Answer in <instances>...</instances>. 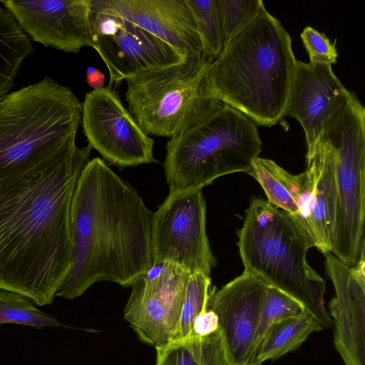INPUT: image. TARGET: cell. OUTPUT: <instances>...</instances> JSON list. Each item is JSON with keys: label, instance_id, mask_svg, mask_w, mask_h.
Listing matches in <instances>:
<instances>
[{"label": "cell", "instance_id": "obj_25", "mask_svg": "<svg viewBox=\"0 0 365 365\" xmlns=\"http://www.w3.org/2000/svg\"><path fill=\"white\" fill-rule=\"evenodd\" d=\"M212 290L210 276L200 272L190 274L179 323L171 342L194 336V321L208 309Z\"/></svg>", "mask_w": 365, "mask_h": 365}, {"label": "cell", "instance_id": "obj_13", "mask_svg": "<svg viewBox=\"0 0 365 365\" xmlns=\"http://www.w3.org/2000/svg\"><path fill=\"white\" fill-rule=\"evenodd\" d=\"M268 284L245 272L212 290L208 309L217 316L225 353L230 365H246L256 332Z\"/></svg>", "mask_w": 365, "mask_h": 365}, {"label": "cell", "instance_id": "obj_4", "mask_svg": "<svg viewBox=\"0 0 365 365\" xmlns=\"http://www.w3.org/2000/svg\"><path fill=\"white\" fill-rule=\"evenodd\" d=\"M82 103L46 76L0 101V182L76 145Z\"/></svg>", "mask_w": 365, "mask_h": 365}, {"label": "cell", "instance_id": "obj_19", "mask_svg": "<svg viewBox=\"0 0 365 365\" xmlns=\"http://www.w3.org/2000/svg\"><path fill=\"white\" fill-rule=\"evenodd\" d=\"M263 188L268 202L282 209L299 227L304 215L310 189V179L305 170L292 175L274 161L255 158L249 173Z\"/></svg>", "mask_w": 365, "mask_h": 365}, {"label": "cell", "instance_id": "obj_15", "mask_svg": "<svg viewBox=\"0 0 365 365\" xmlns=\"http://www.w3.org/2000/svg\"><path fill=\"white\" fill-rule=\"evenodd\" d=\"M326 256L336 292L329 303L335 347L345 365H365V257L349 267L332 253Z\"/></svg>", "mask_w": 365, "mask_h": 365}, {"label": "cell", "instance_id": "obj_18", "mask_svg": "<svg viewBox=\"0 0 365 365\" xmlns=\"http://www.w3.org/2000/svg\"><path fill=\"white\" fill-rule=\"evenodd\" d=\"M104 1L113 12L165 41L183 54H202L193 17L185 0Z\"/></svg>", "mask_w": 365, "mask_h": 365}, {"label": "cell", "instance_id": "obj_1", "mask_svg": "<svg viewBox=\"0 0 365 365\" xmlns=\"http://www.w3.org/2000/svg\"><path fill=\"white\" fill-rule=\"evenodd\" d=\"M91 150L76 145L0 182V289L53 302L73 263L72 201Z\"/></svg>", "mask_w": 365, "mask_h": 365}, {"label": "cell", "instance_id": "obj_22", "mask_svg": "<svg viewBox=\"0 0 365 365\" xmlns=\"http://www.w3.org/2000/svg\"><path fill=\"white\" fill-rule=\"evenodd\" d=\"M34 51L13 16L0 6V101L12 88L21 65Z\"/></svg>", "mask_w": 365, "mask_h": 365}, {"label": "cell", "instance_id": "obj_16", "mask_svg": "<svg viewBox=\"0 0 365 365\" xmlns=\"http://www.w3.org/2000/svg\"><path fill=\"white\" fill-rule=\"evenodd\" d=\"M109 73V86L140 73L178 63L187 55L122 18L111 35L93 34V46Z\"/></svg>", "mask_w": 365, "mask_h": 365}, {"label": "cell", "instance_id": "obj_29", "mask_svg": "<svg viewBox=\"0 0 365 365\" xmlns=\"http://www.w3.org/2000/svg\"><path fill=\"white\" fill-rule=\"evenodd\" d=\"M219 329V321L217 314L208 309L204 313L200 314L193 323V335L206 336L210 335Z\"/></svg>", "mask_w": 365, "mask_h": 365}, {"label": "cell", "instance_id": "obj_12", "mask_svg": "<svg viewBox=\"0 0 365 365\" xmlns=\"http://www.w3.org/2000/svg\"><path fill=\"white\" fill-rule=\"evenodd\" d=\"M36 42L67 53L93 46L91 0L0 1Z\"/></svg>", "mask_w": 365, "mask_h": 365}, {"label": "cell", "instance_id": "obj_3", "mask_svg": "<svg viewBox=\"0 0 365 365\" xmlns=\"http://www.w3.org/2000/svg\"><path fill=\"white\" fill-rule=\"evenodd\" d=\"M295 62L289 34L264 8L211 63V93L255 124L272 126L284 116Z\"/></svg>", "mask_w": 365, "mask_h": 365}, {"label": "cell", "instance_id": "obj_2", "mask_svg": "<svg viewBox=\"0 0 365 365\" xmlns=\"http://www.w3.org/2000/svg\"><path fill=\"white\" fill-rule=\"evenodd\" d=\"M153 213L103 159L90 160L72 201L73 263L56 297L73 299L101 281L131 286L153 265Z\"/></svg>", "mask_w": 365, "mask_h": 365}, {"label": "cell", "instance_id": "obj_20", "mask_svg": "<svg viewBox=\"0 0 365 365\" xmlns=\"http://www.w3.org/2000/svg\"><path fill=\"white\" fill-rule=\"evenodd\" d=\"M155 349V365H230L219 329L206 336H192Z\"/></svg>", "mask_w": 365, "mask_h": 365}, {"label": "cell", "instance_id": "obj_14", "mask_svg": "<svg viewBox=\"0 0 365 365\" xmlns=\"http://www.w3.org/2000/svg\"><path fill=\"white\" fill-rule=\"evenodd\" d=\"M351 94L335 76L331 65L296 60L284 115L301 124L307 151L314 147L326 121L346 104Z\"/></svg>", "mask_w": 365, "mask_h": 365}, {"label": "cell", "instance_id": "obj_24", "mask_svg": "<svg viewBox=\"0 0 365 365\" xmlns=\"http://www.w3.org/2000/svg\"><path fill=\"white\" fill-rule=\"evenodd\" d=\"M185 3L193 17L202 54L207 60L213 61L225 45L216 0H185Z\"/></svg>", "mask_w": 365, "mask_h": 365}, {"label": "cell", "instance_id": "obj_23", "mask_svg": "<svg viewBox=\"0 0 365 365\" xmlns=\"http://www.w3.org/2000/svg\"><path fill=\"white\" fill-rule=\"evenodd\" d=\"M304 311L303 307L296 300L269 285L254 336L250 356L246 365H257L264 338L274 322L283 318L298 315Z\"/></svg>", "mask_w": 365, "mask_h": 365}, {"label": "cell", "instance_id": "obj_9", "mask_svg": "<svg viewBox=\"0 0 365 365\" xmlns=\"http://www.w3.org/2000/svg\"><path fill=\"white\" fill-rule=\"evenodd\" d=\"M201 190L169 192L153 213V265L173 263L190 274L210 276L216 259L206 234V206Z\"/></svg>", "mask_w": 365, "mask_h": 365}, {"label": "cell", "instance_id": "obj_28", "mask_svg": "<svg viewBox=\"0 0 365 365\" xmlns=\"http://www.w3.org/2000/svg\"><path fill=\"white\" fill-rule=\"evenodd\" d=\"M300 36L310 63L331 66L336 63L338 53L335 42L332 43L324 34L311 26H306Z\"/></svg>", "mask_w": 365, "mask_h": 365}, {"label": "cell", "instance_id": "obj_27", "mask_svg": "<svg viewBox=\"0 0 365 365\" xmlns=\"http://www.w3.org/2000/svg\"><path fill=\"white\" fill-rule=\"evenodd\" d=\"M225 43L242 31L264 9L261 0H216Z\"/></svg>", "mask_w": 365, "mask_h": 365}, {"label": "cell", "instance_id": "obj_17", "mask_svg": "<svg viewBox=\"0 0 365 365\" xmlns=\"http://www.w3.org/2000/svg\"><path fill=\"white\" fill-rule=\"evenodd\" d=\"M306 163L310 189L299 228L327 255L333 248L337 192L333 153L321 138L307 152Z\"/></svg>", "mask_w": 365, "mask_h": 365}, {"label": "cell", "instance_id": "obj_7", "mask_svg": "<svg viewBox=\"0 0 365 365\" xmlns=\"http://www.w3.org/2000/svg\"><path fill=\"white\" fill-rule=\"evenodd\" d=\"M212 62L190 54L178 63L125 79L128 110L147 135L171 138L221 103L210 88Z\"/></svg>", "mask_w": 365, "mask_h": 365}, {"label": "cell", "instance_id": "obj_8", "mask_svg": "<svg viewBox=\"0 0 365 365\" xmlns=\"http://www.w3.org/2000/svg\"><path fill=\"white\" fill-rule=\"evenodd\" d=\"M318 138L334 160L337 205L331 253L353 267L365 254V109L355 93L326 121Z\"/></svg>", "mask_w": 365, "mask_h": 365}, {"label": "cell", "instance_id": "obj_26", "mask_svg": "<svg viewBox=\"0 0 365 365\" xmlns=\"http://www.w3.org/2000/svg\"><path fill=\"white\" fill-rule=\"evenodd\" d=\"M21 324L37 329L45 327H69L38 309L30 299L0 289V324Z\"/></svg>", "mask_w": 365, "mask_h": 365}, {"label": "cell", "instance_id": "obj_6", "mask_svg": "<svg viewBox=\"0 0 365 365\" xmlns=\"http://www.w3.org/2000/svg\"><path fill=\"white\" fill-rule=\"evenodd\" d=\"M164 171L169 192L202 190L219 177L250 173L262 150L256 124L223 103L170 138Z\"/></svg>", "mask_w": 365, "mask_h": 365}, {"label": "cell", "instance_id": "obj_5", "mask_svg": "<svg viewBox=\"0 0 365 365\" xmlns=\"http://www.w3.org/2000/svg\"><path fill=\"white\" fill-rule=\"evenodd\" d=\"M238 237L245 272L296 300L323 328L332 327L325 308V282L307 261L314 246L288 215L252 197Z\"/></svg>", "mask_w": 365, "mask_h": 365}, {"label": "cell", "instance_id": "obj_21", "mask_svg": "<svg viewBox=\"0 0 365 365\" xmlns=\"http://www.w3.org/2000/svg\"><path fill=\"white\" fill-rule=\"evenodd\" d=\"M323 329L307 312L283 318L268 329L257 356V365L264 361L274 360L297 349L314 331Z\"/></svg>", "mask_w": 365, "mask_h": 365}, {"label": "cell", "instance_id": "obj_10", "mask_svg": "<svg viewBox=\"0 0 365 365\" xmlns=\"http://www.w3.org/2000/svg\"><path fill=\"white\" fill-rule=\"evenodd\" d=\"M88 146L119 168L158 162L154 141L140 127L111 86L87 93L82 103Z\"/></svg>", "mask_w": 365, "mask_h": 365}, {"label": "cell", "instance_id": "obj_30", "mask_svg": "<svg viewBox=\"0 0 365 365\" xmlns=\"http://www.w3.org/2000/svg\"><path fill=\"white\" fill-rule=\"evenodd\" d=\"M105 81V74L101 71L92 66L87 68L86 81L93 90L103 88Z\"/></svg>", "mask_w": 365, "mask_h": 365}, {"label": "cell", "instance_id": "obj_11", "mask_svg": "<svg viewBox=\"0 0 365 365\" xmlns=\"http://www.w3.org/2000/svg\"><path fill=\"white\" fill-rule=\"evenodd\" d=\"M190 274L182 266L164 262L153 265L133 282L123 318L142 341L155 348L171 342Z\"/></svg>", "mask_w": 365, "mask_h": 365}]
</instances>
